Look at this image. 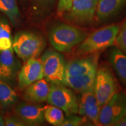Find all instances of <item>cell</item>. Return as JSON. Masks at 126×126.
Segmentation results:
<instances>
[{
	"label": "cell",
	"mask_w": 126,
	"mask_h": 126,
	"mask_svg": "<svg viewBox=\"0 0 126 126\" xmlns=\"http://www.w3.org/2000/svg\"><path fill=\"white\" fill-rule=\"evenodd\" d=\"M47 102L61 109L67 116L78 113L79 102L74 93L62 83H51Z\"/></svg>",
	"instance_id": "277c9868"
},
{
	"label": "cell",
	"mask_w": 126,
	"mask_h": 126,
	"mask_svg": "<svg viewBox=\"0 0 126 126\" xmlns=\"http://www.w3.org/2000/svg\"><path fill=\"white\" fill-rule=\"evenodd\" d=\"M5 126V122H4V118L1 116L0 114V126Z\"/></svg>",
	"instance_id": "83f0119b"
},
{
	"label": "cell",
	"mask_w": 126,
	"mask_h": 126,
	"mask_svg": "<svg viewBox=\"0 0 126 126\" xmlns=\"http://www.w3.org/2000/svg\"><path fill=\"white\" fill-rule=\"evenodd\" d=\"M97 2L98 0H73L70 9L64 14L65 18L78 24L91 22L96 12Z\"/></svg>",
	"instance_id": "ba28073f"
},
{
	"label": "cell",
	"mask_w": 126,
	"mask_h": 126,
	"mask_svg": "<svg viewBox=\"0 0 126 126\" xmlns=\"http://www.w3.org/2000/svg\"><path fill=\"white\" fill-rule=\"evenodd\" d=\"M5 126H25L26 123L18 116H8L4 118Z\"/></svg>",
	"instance_id": "cb8c5ba5"
},
{
	"label": "cell",
	"mask_w": 126,
	"mask_h": 126,
	"mask_svg": "<svg viewBox=\"0 0 126 126\" xmlns=\"http://www.w3.org/2000/svg\"><path fill=\"white\" fill-rule=\"evenodd\" d=\"M18 96L7 83L0 80V105L4 109L11 108L16 103Z\"/></svg>",
	"instance_id": "d6986e66"
},
{
	"label": "cell",
	"mask_w": 126,
	"mask_h": 126,
	"mask_svg": "<svg viewBox=\"0 0 126 126\" xmlns=\"http://www.w3.org/2000/svg\"><path fill=\"white\" fill-rule=\"evenodd\" d=\"M98 53L87 58L76 60L66 63L65 77L86 74L96 71L98 65Z\"/></svg>",
	"instance_id": "4fadbf2b"
},
{
	"label": "cell",
	"mask_w": 126,
	"mask_h": 126,
	"mask_svg": "<svg viewBox=\"0 0 126 126\" xmlns=\"http://www.w3.org/2000/svg\"><path fill=\"white\" fill-rule=\"evenodd\" d=\"M0 12L7 16L13 26L20 20V15L16 0H0Z\"/></svg>",
	"instance_id": "ac0fdd59"
},
{
	"label": "cell",
	"mask_w": 126,
	"mask_h": 126,
	"mask_svg": "<svg viewBox=\"0 0 126 126\" xmlns=\"http://www.w3.org/2000/svg\"><path fill=\"white\" fill-rule=\"evenodd\" d=\"M46 47V41L40 34L28 31L19 32L13 39L14 51L26 62L40 56Z\"/></svg>",
	"instance_id": "3957f363"
},
{
	"label": "cell",
	"mask_w": 126,
	"mask_h": 126,
	"mask_svg": "<svg viewBox=\"0 0 126 126\" xmlns=\"http://www.w3.org/2000/svg\"><path fill=\"white\" fill-rule=\"evenodd\" d=\"M73 0H59L57 12L59 15H63L70 9Z\"/></svg>",
	"instance_id": "d4e9b609"
},
{
	"label": "cell",
	"mask_w": 126,
	"mask_h": 126,
	"mask_svg": "<svg viewBox=\"0 0 126 126\" xmlns=\"http://www.w3.org/2000/svg\"><path fill=\"white\" fill-rule=\"evenodd\" d=\"M100 108L94 89L81 94L79 102L78 113L96 126H100L99 114Z\"/></svg>",
	"instance_id": "8fae6325"
},
{
	"label": "cell",
	"mask_w": 126,
	"mask_h": 126,
	"mask_svg": "<svg viewBox=\"0 0 126 126\" xmlns=\"http://www.w3.org/2000/svg\"><path fill=\"white\" fill-rule=\"evenodd\" d=\"M96 71L86 74L65 77L62 83L77 92L82 94L94 88Z\"/></svg>",
	"instance_id": "9a60e30c"
},
{
	"label": "cell",
	"mask_w": 126,
	"mask_h": 126,
	"mask_svg": "<svg viewBox=\"0 0 126 126\" xmlns=\"http://www.w3.org/2000/svg\"><path fill=\"white\" fill-rule=\"evenodd\" d=\"M50 85L45 78L33 83L25 88L24 99L31 103H39L47 101Z\"/></svg>",
	"instance_id": "5bb4252c"
},
{
	"label": "cell",
	"mask_w": 126,
	"mask_h": 126,
	"mask_svg": "<svg viewBox=\"0 0 126 126\" xmlns=\"http://www.w3.org/2000/svg\"><path fill=\"white\" fill-rule=\"evenodd\" d=\"M120 29L117 25L105 26L87 36L77 47L80 54H95L111 47L116 41Z\"/></svg>",
	"instance_id": "7a4b0ae2"
},
{
	"label": "cell",
	"mask_w": 126,
	"mask_h": 126,
	"mask_svg": "<svg viewBox=\"0 0 126 126\" xmlns=\"http://www.w3.org/2000/svg\"><path fill=\"white\" fill-rule=\"evenodd\" d=\"M86 118L84 117L75 116L74 114L67 116L64 119L61 126H79L85 124Z\"/></svg>",
	"instance_id": "603a6c76"
},
{
	"label": "cell",
	"mask_w": 126,
	"mask_h": 126,
	"mask_svg": "<svg viewBox=\"0 0 126 126\" xmlns=\"http://www.w3.org/2000/svg\"><path fill=\"white\" fill-rule=\"evenodd\" d=\"M44 116L45 120L54 126H61L65 119L63 110L51 105L44 107Z\"/></svg>",
	"instance_id": "44dd1931"
},
{
	"label": "cell",
	"mask_w": 126,
	"mask_h": 126,
	"mask_svg": "<svg viewBox=\"0 0 126 126\" xmlns=\"http://www.w3.org/2000/svg\"><path fill=\"white\" fill-rule=\"evenodd\" d=\"M114 126H126V114L120 120L119 122L116 123Z\"/></svg>",
	"instance_id": "4316f807"
},
{
	"label": "cell",
	"mask_w": 126,
	"mask_h": 126,
	"mask_svg": "<svg viewBox=\"0 0 126 126\" xmlns=\"http://www.w3.org/2000/svg\"><path fill=\"white\" fill-rule=\"evenodd\" d=\"M126 0H98L96 12L97 20L102 22L116 14Z\"/></svg>",
	"instance_id": "e0dca14e"
},
{
	"label": "cell",
	"mask_w": 126,
	"mask_h": 126,
	"mask_svg": "<svg viewBox=\"0 0 126 126\" xmlns=\"http://www.w3.org/2000/svg\"><path fill=\"white\" fill-rule=\"evenodd\" d=\"M115 42L117 47L126 54V20L120 28Z\"/></svg>",
	"instance_id": "7402d4cb"
},
{
	"label": "cell",
	"mask_w": 126,
	"mask_h": 126,
	"mask_svg": "<svg viewBox=\"0 0 126 126\" xmlns=\"http://www.w3.org/2000/svg\"><path fill=\"white\" fill-rule=\"evenodd\" d=\"M40 59L44 78L50 83H62L65 76V63L62 55L54 50H48Z\"/></svg>",
	"instance_id": "52a82bcc"
},
{
	"label": "cell",
	"mask_w": 126,
	"mask_h": 126,
	"mask_svg": "<svg viewBox=\"0 0 126 126\" xmlns=\"http://www.w3.org/2000/svg\"><path fill=\"white\" fill-rule=\"evenodd\" d=\"M55 1L56 0H34V3L37 8L46 9L53 5Z\"/></svg>",
	"instance_id": "484cf974"
},
{
	"label": "cell",
	"mask_w": 126,
	"mask_h": 126,
	"mask_svg": "<svg viewBox=\"0 0 126 126\" xmlns=\"http://www.w3.org/2000/svg\"><path fill=\"white\" fill-rule=\"evenodd\" d=\"M44 78L43 65L41 59L37 58L26 61L18 75V86L25 89L33 83Z\"/></svg>",
	"instance_id": "30bf717a"
},
{
	"label": "cell",
	"mask_w": 126,
	"mask_h": 126,
	"mask_svg": "<svg viewBox=\"0 0 126 126\" xmlns=\"http://www.w3.org/2000/svg\"><path fill=\"white\" fill-rule=\"evenodd\" d=\"M15 111L16 116L22 120L27 126L39 125L45 121L44 107L20 103L16 106Z\"/></svg>",
	"instance_id": "7c38bea8"
},
{
	"label": "cell",
	"mask_w": 126,
	"mask_h": 126,
	"mask_svg": "<svg viewBox=\"0 0 126 126\" xmlns=\"http://www.w3.org/2000/svg\"><path fill=\"white\" fill-rule=\"evenodd\" d=\"M109 60L119 79L126 85V54L118 47H113L110 51Z\"/></svg>",
	"instance_id": "2e32d148"
},
{
	"label": "cell",
	"mask_w": 126,
	"mask_h": 126,
	"mask_svg": "<svg viewBox=\"0 0 126 126\" xmlns=\"http://www.w3.org/2000/svg\"><path fill=\"white\" fill-rule=\"evenodd\" d=\"M13 39L11 29L6 18H0V51L9 49L12 47Z\"/></svg>",
	"instance_id": "ffe728a7"
},
{
	"label": "cell",
	"mask_w": 126,
	"mask_h": 126,
	"mask_svg": "<svg viewBox=\"0 0 126 126\" xmlns=\"http://www.w3.org/2000/svg\"><path fill=\"white\" fill-rule=\"evenodd\" d=\"M86 36L87 34L79 28L63 23L52 28L48 39L55 50L61 53H67L79 45Z\"/></svg>",
	"instance_id": "6da1fadb"
},
{
	"label": "cell",
	"mask_w": 126,
	"mask_h": 126,
	"mask_svg": "<svg viewBox=\"0 0 126 126\" xmlns=\"http://www.w3.org/2000/svg\"><path fill=\"white\" fill-rule=\"evenodd\" d=\"M13 47L0 52V80L12 85L20 71V64L15 58Z\"/></svg>",
	"instance_id": "9c48e42d"
},
{
	"label": "cell",
	"mask_w": 126,
	"mask_h": 126,
	"mask_svg": "<svg viewBox=\"0 0 126 126\" xmlns=\"http://www.w3.org/2000/svg\"><path fill=\"white\" fill-rule=\"evenodd\" d=\"M126 114V94L118 92L100 108V126H114Z\"/></svg>",
	"instance_id": "8992f818"
},
{
	"label": "cell",
	"mask_w": 126,
	"mask_h": 126,
	"mask_svg": "<svg viewBox=\"0 0 126 126\" xmlns=\"http://www.w3.org/2000/svg\"><path fill=\"white\" fill-rule=\"evenodd\" d=\"M94 90L100 108L118 92L116 78L108 67L102 65L97 69Z\"/></svg>",
	"instance_id": "5b68a950"
}]
</instances>
